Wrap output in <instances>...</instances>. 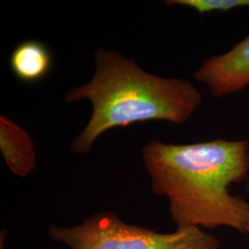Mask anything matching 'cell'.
Returning <instances> with one entry per match:
<instances>
[{"instance_id": "1", "label": "cell", "mask_w": 249, "mask_h": 249, "mask_svg": "<svg viewBox=\"0 0 249 249\" xmlns=\"http://www.w3.org/2000/svg\"><path fill=\"white\" fill-rule=\"evenodd\" d=\"M142 155L151 190L168 199L177 228L230 227L247 232L249 203L231 193L230 187L249 178L248 141H151Z\"/></svg>"}, {"instance_id": "2", "label": "cell", "mask_w": 249, "mask_h": 249, "mask_svg": "<svg viewBox=\"0 0 249 249\" xmlns=\"http://www.w3.org/2000/svg\"><path fill=\"white\" fill-rule=\"evenodd\" d=\"M94 61L91 80L65 94L68 103L88 100L92 107L88 124L71 144L74 153H88L114 127L149 121L186 124L202 102L191 81L150 74L116 51L98 49Z\"/></svg>"}, {"instance_id": "3", "label": "cell", "mask_w": 249, "mask_h": 249, "mask_svg": "<svg viewBox=\"0 0 249 249\" xmlns=\"http://www.w3.org/2000/svg\"><path fill=\"white\" fill-rule=\"evenodd\" d=\"M48 233L71 249H221V241L201 228L162 233L124 223L112 212L94 214L75 226H51Z\"/></svg>"}, {"instance_id": "4", "label": "cell", "mask_w": 249, "mask_h": 249, "mask_svg": "<svg viewBox=\"0 0 249 249\" xmlns=\"http://www.w3.org/2000/svg\"><path fill=\"white\" fill-rule=\"evenodd\" d=\"M195 79L217 98L249 86V36L228 52L203 61L195 71Z\"/></svg>"}, {"instance_id": "5", "label": "cell", "mask_w": 249, "mask_h": 249, "mask_svg": "<svg viewBox=\"0 0 249 249\" xmlns=\"http://www.w3.org/2000/svg\"><path fill=\"white\" fill-rule=\"evenodd\" d=\"M0 151L10 172L26 178L35 170L36 155L31 136L7 116H0Z\"/></svg>"}, {"instance_id": "6", "label": "cell", "mask_w": 249, "mask_h": 249, "mask_svg": "<svg viewBox=\"0 0 249 249\" xmlns=\"http://www.w3.org/2000/svg\"><path fill=\"white\" fill-rule=\"evenodd\" d=\"M53 65V57L46 45L38 40L19 43L9 57V67L14 76L24 83L44 80Z\"/></svg>"}, {"instance_id": "7", "label": "cell", "mask_w": 249, "mask_h": 249, "mask_svg": "<svg viewBox=\"0 0 249 249\" xmlns=\"http://www.w3.org/2000/svg\"><path fill=\"white\" fill-rule=\"evenodd\" d=\"M165 4L168 6L190 8L196 10L200 15L249 8V0H167Z\"/></svg>"}, {"instance_id": "8", "label": "cell", "mask_w": 249, "mask_h": 249, "mask_svg": "<svg viewBox=\"0 0 249 249\" xmlns=\"http://www.w3.org/2000/svg\"><path fill=\"white\" fill-rule=\"evenodd\" d=\"M6 230L1 231L0 233V249H5V237H6Z\"/></svg>"}, {"instance_id": "9", "label": "cell", "mask_w": 249, "mask_h": 249, "mask_svg": "<svg viewBox=\"0 0 249 249\" xmlns=\"http://www.w3.org/2000/svg\"><path fill=\"white\" fill-rule=\"evenodd\" d=\"M246 191L248 192V194L249 195V180L247 182V185H246Z\"/></svg>"}, {"instance_id": "10", "label": "cell", "mask_w": 249, "mask_h": 249, "mask_svg": "<svg viewBox=\"0 0 249 249\" xmlns=\"http://www.w3.org/2000/svg\"><path fill=\"white\" fill-rule=\"evenodd\" d=\"M247 232H249V223L248 224V228H247Z\"/></svg>"}]
</instances>
